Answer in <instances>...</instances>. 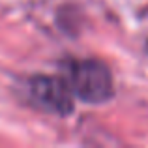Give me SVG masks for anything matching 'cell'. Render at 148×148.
Here are the masks:
<instances>
[{"mask_svg": "<svg viewBox=\"0 0 148 148\" xmlns=\"http://www.w3.org/2000/svg\"><path fill=\"white\" fill-rule=\"evenodd\" d=\"M64 81L71 94L86 103H103L112 96V77L98 60L69 62Z\"/></svg>", "mask_w": 148, "mask_h": 148, "instance_id": "1", "label": "cell"}, {"mask_svg": "<svg viewBox=\"0 0 148 148\" xmlns=\"http://www.w3.org/2000/svg\"><path fill=\"white\" fill-rule=\"evenodd\" d=\"M32 99L43 109L56 114H69L73 111V94L68 83L58 77H36L30 83Z\"/></svg>", "mask_w": 148, "mask_h": 148, "instance_id": "2", "label": "cell"}]
</instances>
